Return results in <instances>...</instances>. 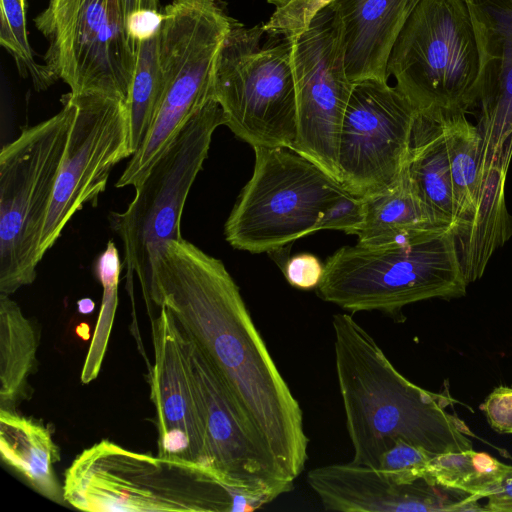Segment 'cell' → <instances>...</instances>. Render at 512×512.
I'll return each instance as SVG.
<instances>
[{
    "instance_id": "cell-1",
    "label": "cell",
    "mask_w": 512,
    "mask_h": 512,
    "mask_svg": "<svg viewBox=\"0 0 512 512\" xmlns=\"http://www.w3.org/2000/svg\"><path fill=\"white\" fill-rule=\"evenodd\" d=\"M153 307L170 311L217 371L258 442L294 482L308 458L303 413L223 262L184 238L169 241L154 269Z\"/></svg>"
},
{
    "instance_id": "cell-2",
    "label": "cell",
    "mask_w": 512,
    "mask_h": 512,
    "mask_svg": "<svg viewBox=\"0 0 512 512\" xmlns=\"http://www.w3.org/2000/svg\"><path fill=\"white\" fill-rule=\"evenodd\" d=\"M332 326L353 463L378 469L399 440L433 454L473 449L471 430L448 412L455 403L449 392H431L405 378L351 315H334Z\"/></svg>"
},
{
    "instance_id": "cell-3",
    "label": "cell",
    "mask_w": 512,
    "mask_h": 512,
    "mask_svg": "<svg viewBox=\"0 0 512 512\" xmlns=\"http://www.w3.org/2000/svg\"><path fill=\"white\" fill-rule=\"evenodd\" d=\"M64 501L94 512H236L261 508L231 490L211 469L153 457L102 440L82 451L65 472Z\"/></svg>"
},
{
    "instance_id": "cell-4",
    "label": "cell",
    "mask_w": 512,
    "mask_h": 512,
    "mask_svg": "<svg viewBox=\"0 0 512 512\" xmlns=\"http://www.w3.org/2000/svg\"><path fill=\"white\" fill-rule=\"evenodd\" d=\"M452 230L406 243L343 246L324 264L317 293L345 310L394 318L406 305L466 294Z\"/></svg>"
},
{
    "instance_id": "cell-5",
    "label": "cell",
    "mask_w": 512,
    "mask_h": 512,
    "mask_svg": "<svg viewBox=\"0 0 512 512\" xmlns=\"http://www.w3.org/2000/svg\"><path fill=\"white\" fill-rule=\"evenodd\" d=\"M387 72L421 112L476 110L483 52L466 0H420L393 46Z\"/></svg>"
},
{
    "instance_id": "cell-6",
    "label": "cell",
    "mask_w": 512,
    "mask_h": 512,
    "mask_svg": "<svg viewBox=\"0 0 512 512\" xmlns=\"http://www.w3.org/2000/svg\"><path fill=\"white\" fill-rule=\"evenodd\" d=\"M232 20L217 0H172L163 9L158 32L161 101L117 188L135 187L184 124L213 98L216 62Z\"/></svg>"
},
{
    "instance_id": "cell-7",
    "label": "cell",
    "mask_w": 512,
    "mask_h": 512,
    "mask_svg": "<svg viewBox=\"0 0 512 512\" xmlns=\"http://www.w3.org/2000/svg\"><path fill=\"white\" fill-rule=\"evenodd\" d=\"M62 109L21 131L0 152V294L31 284L43 256L40 242L75 114Z\"/></svg>"
},
{
    "instance_id": "cell-8",
    "label": "cell",
    "mask_w": 512,
    "mask_h": 512,
    "mask_svg": "<svg viewBox=\"0 0 512 512\" xmlns=\"http://www.w3.org/2000/svg\"><path fill=\"white\" fill-rule=\"evenodd\" d=\"M225 125L222 109L212 98L178 131L143 179L122 213L112 214V227L124 250L126 288L133 299L136 275L146 300L162 248L182 239L180 221L190 189L208 156L212 135Z\"/></svg>"
},
{
    "instance_id": "cell-9",
    "label": "cell",
    "mask_w": 512,
    "mask_h": 512,
    "mask_svg": "<svg viewBox=\"0 0 512 512\" xmlns=\"http://www.w3.org/2000/svg\"><path fill=\"white\" fill-rule=\"evenodd\" d=\"M262 25L234 19L221 47L213 98L225 125L255 147L292 149L297 136V103L289 41L261 44Z\"/></svg>"
},
{
    "instance_id": "cell-10",
    "label": "cell",
    "mask_w": 512,
    "mask_h": 512,
    "mask_svg": "<svg viewBox=\"0 0 512 512\" xmlns=\"http://www.w3.org/2000/svg\"><path fill=\"white\" fill-rule=\"evenodd\" d=\"M255 165L224 226L226 241L252 253L274 252L315 232L324 210L349 192L303 155L255 147Z\"/></svg>"
},
{
    "instance_id": "cell-11",
    "label": "cell",
    "mask_w": 512,
    "mask_h": 512,
    "mask_svg": "<svg viewBox=\"0 0 512 512\" xmlns=\"http://www.w3.org/2000/svg\"><path fill=\"white\" fill-rule=\"evenodd\" d=\"M49 40L45 64L74 94L130 95L137 41L129 34L120 0H58L35 19Z\"/></svg>"
},
{
    "instance_id": "cell-12",
    "label": "cell",
    "mask_w": 512,
    "mask_h": 512,
    "mask_svg": "<svg viewBox=\"0 0 512 512\" xmlns=\"http://www.w3.org/2000/svg\"><path fill=\"white\" fill-rule=\"evenodd\" d=\"M297 103V136L291 150L340 182L338 141L353 83L344 61L343 25L333 3L300 34L287 38Z\"/></svg>"
},
{
    "instance_id": "cell-13",
    "label": "cell",
    "mask_w": 512,
    "mask_h": 512,
    "mask_svg": "<svg viewBox=\"0 0 512 512\" xmlns=\"http://www.w3.org/2000/svg\"><path fill=\"white\" fill-rule=\"evenodd\" d=\"M69 93L75 114L42 232V256L85 204L97 205L112 168L134 154L123 99L103 93Z\"/></svg>"
},
{
    "instance_id": "cell-14",
    "label": "cell",
    "mask_w": 512,
    "mask_h": 512,
    "mask_svg": "<svg viewBox=\"0 0 512 512\" xmlns=\"http://www.w3.org/2000/svg\"><path fill=\"white\" fill-rule=\"evenodd\" d=\"M419 110L396 86L353 83L338 141L340 183L367 197L396 184L405 169Z\"/></svg>"
},
{
    "instance_id": "cell-15",
    "label": "cell",
    "mask_w": 512,
    "mask_h": 512,
    "mask_svg": "<svg viewBox=\"0 0 512 512\" xmlns=\"http://www.w3.org/2000/svg\"><path fill=\"white\" fill-rule=\"evenodd\" d=\"M187 341L211 469L231 490L263 505L291 491L293 481L283 475L253 435L217 371L201 350Z\"/></svg>"
},
{
    "instance_id": "cell-16",
    "label": "cell",
    "mask_w": 512,
    "mask_h": 512,
    "mask_svg": "<svg viewBox=\"0 0 512 512\" xmlns=\"http://www.w3.org/2000/svg\"><path fill=\"white\" fill-rule=\"evenodd\" d=\"M151 321L154 365L150 387L156 410L158 456L211 469L187 338L165 307Z\"/></svg>"
},
{
    "instance_id": "cell-17",
    "label": "cell",
    "mask_w": 512,
    "mask_h": 512,
    "mask_svg": "<svg viewBox=\"0 0 512 512\" xmlns=\"http://www.w3.org/2000/svg\"><path fill=\"white\" fill-rule=\"evenodd\" d=\"M307 483L328 511H485L462 491L425 478L403 483L386 472L352 461L311 469Z\"/></svg>"
},
{
    "instance_id": "cell-18",
    "label": "cell",
    "mask_w": 512,
    "mask_h": 512,
    "mask_svg": "<svg viewBox=\"0 0 512 512\" xmlns=\"http://www.w3.org/2000/svg\"><path fill=\"white\" fill-rule=\"evenodd\" d=\"M483 52L477 128L489 158L512 150V0H466Z\"/></svg>"
},
{
    "instance_id": "cell-19",
    "label": "cell",
    "mask_w": 512,
    "mask_h": 512,
    "mask_svg": "<svg viewBox=\"0 0 512 512\" xmlns=\"http://www.w3.org/2000/svg\"><path fill=\"white\" fill-rule=\"evenodd\" d=\"M420 0H334L343 25L344 61L352 83L388 82L393 46Z\"/></svg>"
},
{
    "instance_id": "cell-20",
    "label": "cell",
    "mask_w": 512,
    "mask_h": 512,
    "mask_svg": "<svg viewBox=\"0 0 512 512\" xmlns=\"http://www.w3.org/2000/svg\"><path fill=\"white\" fill-rule=\"evenodd\" d=\"M511 157L509 151L489 159L476 204L451 229L468 284L482 276L493 252L512 235L504 191Z\"/></svg>"
},
{
    "instance_id": "cell-21",
    "label": "cell",
    "mask_w": 512,
    "mask_h": 512,
    "mask_svg": "<svg viewBox=\"0 0 512 512\" xmlns=\"http://www.w3.org/2000/svg\"><path fill=\"white\" fill-rule=\"evenodd\" d=\"M364 198V216L355 235L358 244L406 243L444 233L452 225L419 199L404 172L392 187Z\"/></svg>"
},
{
    "instance_id": "cell-22",
    "label": "cell",
    "mask_w": 512,
    "mask_h": 512,
    "mask_svg": "<svg viewBox=\"0 0 512 512\" xmlns=\"http://www.w3.org/2000/svg\"><path fill=\"white\" fill-rule=\"evenodd\" d=\"M445 116L446 113L418 112L405 173L425 206L453 227L456 203L447 153Z\"/></svg>"
},
{
    "instance_id": "cell-23",
    "label": "cell",
    "mask_w": 512,
    "mask_h": 512,
    "mask_svg": "<svg viewBox=\"0 0 512 512\" xmlns=\"http://www.w3.org/2000/svg\"><path fill=\"white\" fill-rule=\"evenodd\" d=\"M0 452L3 461L39 493L53 501L64 500L54 470L59 449L45 425L16 410L0 408Z\"/></svg>"
},
{
    "instance_id": "cell-24",
    "label": "cell",
    "mask_w": 512,
    "mask_h": 512,
    "mask_svg": "<svg viewBox=\"0 0 512 512\" xmlns=\"http://www.w3.org/2000/svg\"><path fill=\"white\" fill-rule=\"evenodd\" d=\"M39 333L10 295L0 294V408L16 410L32 396Z\"/></svg>"
},
{
    "instance_id": "cell-25",
    "label": "cell",
    "mask_w": 512,
    "mask_h": 512,
    "mask_svg": "<svg viewBox=\"0 0 512 512\" xmlns=\"http://www.w3.org/2000/svg\"><path fill=\"white\" fill-rule=\"evenodd\" d=\"M445 131L456 223L476 204L490 158L477 126L466 114H446Z\"/></svg>"
},
{
    "instance_id": "cell-26",
    "label": "cell",
    "mask_w": 512,
    "mask_h": 512,
    "mask_svg": "<svg viewBox=\"0 0 512 512\" xmlns=\"http://www.w3.org/2000/svg\"><path fill=\"white\" fill-rule=\"evenodd\" d=\"M511 471L512 465L488 453L468 449L434 455L424 478L479 501L494 493Z\"/></svg>"
},
{
    "instance_id": "cell-27",
    "label": "cell",
    "mask_w": 512,
    "mask_h": 512,
    "mask_svg": "<svg viewBox=\"0 0 512 512\" xmlns=\"http://www.w3.org/2000/svg\"><path fill=\"white\" fill-rule=\"evenodd\" d=\"M158 32L137 41L136 69L127 100L134 154L143 146L150 132L163 91L158 57Z\"/></svg>"
},
{
    "instance_id": "cell-28",
    "label": "cell",
    "mask_w": 512,
    "mask_h": 512,
    "mask_svg": "<svg viewBox=\"0 0 512 512\" xmlns=\"http://www.w3.org/2000/svg\"><path fill=\"white\" fill-rule=\"evenodd\" d=\"M121 269L118 249L113 240H109L96 261V275L103 293L98 321L80 375L83 384L96 379L102 367L118 304Z\"/></svg>"
},
{
    "instance_id": "cell-29",
    "label": "cell",
    "mask_w": 512,
    "mask_h": 512,
    "mask_svg": "<svg viewBox=\"0 0 512 512\" xmlns=\"http://www.w3.org/2000/svg\"><path fill=\"white\" fill-rule=\"evenodd\" d=\"M0 6L1 46L13 57L21 77L32 80L35 90L48 89L57 78L48 65L39 64L34 58L26 30V3L23 0H0Z\"/></svg>"
},
{
    "instance_id": "cell-30",
    "label": "cell",
    "mask_w": 512,
    "mask_h": 512,
    "mask_svg": "<svg viewBox=\"0 0 512 512\" xmlns=\"http://www.w3.org/2000/svg\"><path fill=\"white\" fill-rule=\"evenodd\" d=\"M334 0H267L274 7L263 29L271 37L290 38L302 33L313 17Z\"/></svg>"
},
{
    "instance_id": "cell-31",
    "label": "cell",
    "mask_w": 512,
    "mask_h": 512,
    "mask_svg": "<svg viewBox=\"0 0 512 512\" xmlns=\"http://www.w3.org/2000/svg\"><path fill=\"white\" fill-rule=\"evenodd\" d=\"M433 454L424 448L399 440L381 457L379 468L400 482L424 478Z\"/></svg>"
},
{
    "instance_id": "cell-32",
    "label": "cell",
    "mask_w": 512,
    "mask_h": 512,
    "mask_svg": "<svg viewBox=\"0 0 512 512\" xmlns=\"http://www.w3.org/2000/svg\"><path fill=\"white\" fill-rule=\"evenodd\" d=\"M363 216L364 198L347 192L324 210L315 231L332 229L355 235Z\"/></svg>"
},
{
    "instance_id": "cell-33",
    "label": "cell",
    "mask_w": 512,
    "mask_h": 512,
    "mask_svg": "<svg viewBox=\"0 0 512 512\" xmlns=\"http://www.w3.org/2000/svg\"><path fill=\"white\" fill-rule=\"evenodd\" d=\"M324 272L319 259L308 253L297 254L285 261L283 273L286 280L299 289L317 288Z\"/></svg>"
},
{
    "instance_id": "cell-34",
    "label": "cell",
    "mask_w": 512,
    "mask_h": 512,
    "mask_svg": "<svg viewBox=\"0 0 512 512\" xmlns=\"http://www.w3.org/2000/svg\"><path fill=\"white\" fill-rule=\"evenodd\" d=\"M481 409L493 430L502 434H512V388H494L484 400Z\"/></svg>"
},
{
    "instance_id": "cell-35",
    "label": "cell",
    "mask_w": 512,
    "mask_h": 512,
    "mask_svg": "<svg viewBox=\"0 0 512 512\" xmlns=\"http://www.w3.org/2000/svg\"><path fill=\"white\" fill-rule=\"evenodd\" d=\"M486 499L485 511L512 512V471L501 486Z\"/></svg>"
},
{
    "instance_id": "cell-36",
    "label": "cell",
    "mask_w": 512,
    "mask_h": 512,
    "mask_svg": "<svg viewBox=\"0 0 512 512\" xmlns=\"http://www.w3.org/2000/svg\"><path fill=\"white\" fill-rule=\"evenodd\" d=\"M125 23L128 18L142 10H153V11H161L159 0H120Z\"/></svg>"
},
{
    "instance_id": "cell-37",
    "label": "cell",
    "mask_w": 512,
    "mask_h": 512,
    "mask_svg": "<svg viewBox=\"0 0 512 512\" xmlns=\"http://www.w3.org/2000/svg\"><path fill=\"white\" fill-rule=\"evenodd\" d=\"M77 307L81 314H89L94 310L95 304L90 298H83L77 302Z\"/></svg>"
},
{
    "instance_id": "cell-38",
    "label": "cell",
    "mask_w": 512,
    "mask_h": 512,
    "mask_svg": "<svg viewBox=\"0 0 512 512\" xmlns=\"http://www.w3.org/2000/svg\"><path fill=\"white\" fill-rule=\"evenodd\" d=\"M56 0H50V2H55Z\"/></svg>"
},
{
    "instance_id": "cell-39",
    "label": "cell",
    "mask_w": 512,
    "mask_h": 512,
    "mask_svg": "<svg viewBox=\"0 0 512 512\" xmlns=\"http://www.w3.org/2000/svg\"><path fill=\"white\" fill-rule=\"evenodd\" d=\"M24 3H26V0H23Z\"/></svg>"
}]
</instances>
